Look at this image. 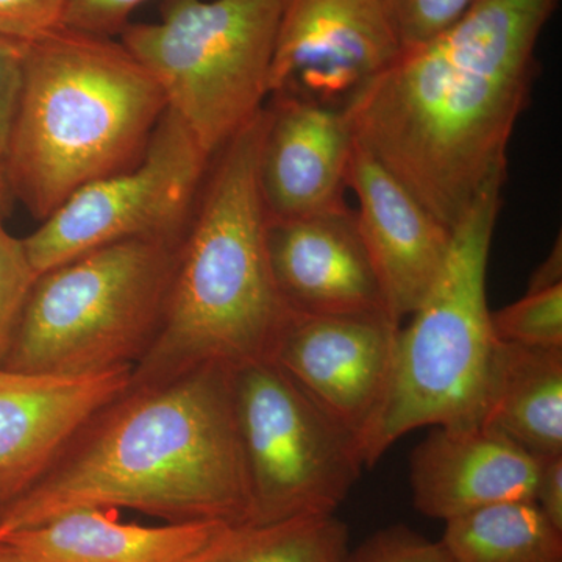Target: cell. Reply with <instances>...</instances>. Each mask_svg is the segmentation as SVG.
<instances>
[{
    "label": "cell",
    "mask_w": 562,
    "mask_h": 562,
    "mask_svg": "<svg viewBox=\"0 0 562 562\" xmlns=\"http://www.w3.org/2000/svg\"><path fill=\"white\" fill-rule=\"evenodd\" d=\"M560 0H473L373 79L346 110L355 139L449 231L508 177V146Z\"/></svg>",
    "instance_id": "cell-1"
},
{
    "label": "cell",
    "mask_w": 562,
    "mask_h": 562,
    "mask_svg": "<svg viewBox=\"0 0 562 562\" xmlns=\"http://www.w3.org/2000/svg\"><path fill=\"white\" fill-rule=\"evenodd\" d=\"M111 508L169 524L250 522L233 369L202 366L128 387L0 514L16 531L74 509Z\"/></svg>",
    "instance_id": "cell-2"
},
{
    "label": "cell",
    "mask_w": 562,
    "mask_h": 562,
    "mask_svg": "<svg viewBox=\"0 0 562 562\" xmlns=\"http://www.w3.org/2000/svg\"><path fill=\"white\" fill-rule=\"evenodd\" d=\"M268 121L266 105L211 160L181 238L160 327L133 366L131 386L271 357L290 310L272 277L260 188Z\"/></svg>",
    "instance_id": "cell-3"
},
{
    "label": "cell",
    "mask_w": 562,
    "mask_h": 562,
    "mask_svg": "<svg viewBox=\"0 0 562 562\" xmlns=\"http://www.w3.org/2000/svg\"><path fill=\"white\" fill-rule=\"evenodd\" d=\"M168 109L149 70L109 36L60 27L25 47L3 169L36 220L143 157Z\"/></svg>",
    "instance_id": "cell-4"
},
{
    "label": "cell",
    "mask_w": 562,
    "mask_h": 562,
    "mask_svg": "<svg viewBox=\"0 0 562 562\" xmlns=\"http://www.w3.org/2000/svg\"><path fill=\"white\" fill-rule=\"evenodd\" d=\"M506 180L487 184L452 231L449 255L408 327L398 328L390 386L361 443L375 464L406 432L482 422L495 339L486 277Z\"/></svg>",
    "instance_id": "cell-5"
},
{
    "label": "cell",
    "mask_w": 562,
    "mask_h": 562,
    "mask_svg": "<svg viewBox=\"0 0 562 562\" xmlns=\"http://www.w3.org/2000/svg\"><path fill=\"white\" fill-rule=\"evenodd\" d=\"M181 238L127 239L40 273L0 368L88 375L135 366L160 327Z\"/></svg>",
    "instance_id": "cell-6"
},
{
    "label": "cell",
    "mask_w": 562,
    "mask_h": 562,
    "mask_svg": "<svg viewBox=\"0 0 562 562\" xmlns=\"http://www.w3.org/2000/svg\"><path fill=\"white\" fill-rule=\"evenodd\" d=\"M288 0H165L157 22L121 43L144 66L202 149L214 157L266 106Z\"/></svg>",
    "instance_id": "cell-7"
},
{
    "label": "cell",
    "mask_w": 562,
    "mask_h": 562,
    "mask_svg": "<svg viewBox=\"0 0 562 562\" xmlns=\"http://www.w3.org/2000/svg\"><path fill=\"white\" fill-rule=\"evenodd\" d=\"M250 522L335 516L362 464L357 443L272 364L233 369Z\"/></svg>",
    "instance_id": "cell-8"
},
{
    "label": "cell",
    "mask_w": 562,
    "mask_h": 562,
    "mask_svg": "<svg viewBox=\"0 0 562 562\" xmlns=\"http://www.w3.org/2000/svg\"><path fill=\"white\" fill-rule=\"evenodd\" d=\"M211 160L166 109L138 162L80 188L22 239L32 268L40 276L127 239L181 238Z\"/></svg>",
    "instance_id": "cell-9"
},
{
    "label": "cell",
    "mask_w": 562,
    "mask_h": 562,
    "mask_svg": "<svg viewBox=\"0 0 562 562\" xmlns=\"http://www.w3.org/2000/svg\"><path fill=\"white\" fill-rule=\"evenodd\" d=\"M402 50L382 0H288L271 95L346 111Z\"/></svg>",
    "instance_id": "cell-10"
},
{
    "label": "cell",
    "mask_w": 562,
    "mask_h": 562,
    "mask_svg": "<svg viewBox=\"0 0 562 562\" xmlns=\"http://www.w3.org/2000/svg\"><path fill=\"white\" fill-rule=\"evenodd\" d=\"M398 328L386 314L290 312L268 361L360 452L386 397Z\"/></svg>",
    "instance_id": "cell-11"
},
{
    "label": "cell",
    "mask_w": 562,
    "mask_h": 562,
    "mask_svg": "<svg viewBox=\"0 0 562 562\" xmlns=\"http://www.w3.org/2000/svg\"><path fill=\"white\" fill-rule=\"evenodd\" d=\"M347 187L358 199V233L368 251L387 317L401 327L438 280L452 231L355 139Z\"/></svg>",
    "instance_id": "cell-12"
},
{
    "label": "cell",
    "mask_w": 562,
    "mask_h": 562,
    "mask_svg": "<svg viewBox=\"0 0 562 562\" xmlns=\"http://www.w3.org/2000/svg\"><path fill=\"white\" fill-rule=\"evenodd\" d=\"M133 366L88 375L0 368V491L20 494L77 432L132 384Z\"/></svg>",
    "instance_id": "cell-13"
},
{
    "label": "cell",
    "mask_w": 562,
    "mask_h": 562,
    "mask_svg": "<svg viewBox=\"0 0 562 562\" xmlns=\"http://www.w3.org/2000/svg\"><path fill=\"white\" fill-rule=\"evenodd\" d=\"M272 99L260 157L269 221L350 210L346 192L355 135L346 111Z\"/></svg>",
    "instance_id": "cell-14"
},
{
    "label": "cell",
    "mask_w": 562,
    "mask_h": 562,
    "mask_svg": "<svg viewBox=\"0 0 562 562\" xmlns=\"http://www.w3.org/2000/svg\"><path fill=\"white\" fill-rule=\"evenodd\" d=\"M268 254L277 290L291 313L386 314L353 210L269 221Z\"/></svg>",
    "instance_id": "cell-15"
},
{
    "label": "cell",
    "mask_w": 562,
    "mask_h": 562,
    "mask_svg": "<svg viewBox=\"0 0 562 562\" xmlns=\"http://www.w3.org/2000/svg\"><path fill=\"white\" fill-rule=\"evenodd\" d=\"M539 464L482 427H432L412 457L414 508L447 522L501 503L535 502Z\"/></svg>",
    "instance_id": "cell-16"
},
{
    "label": "cell",
    "mask_w": 562,
    "mask_h": 562,
    "mask_svg": "<svg viewBox=\"0 0 562 562\" xmlns=\"http://www.w3.org/2000/svg\"><path fill=\"white\" fill-rule=\"evenodd\" d=\"M228 524L143 527L120 522L105 509H74L5 541L35 562H191Z\"/></svg>",
    "instance_id": "cell-17"
},
{
    "label": "cell",
    "mask_w": 562,
    "mask_h": 562,
    "mask_svg": "<svg viewBox=\"0 0 562 562\" xmlns=\"http://www.w3.org/2000/svg\"><path fill=\"white\" fill-rule=\"evenodd\" d=\"M480 427L535 460L562 454V349L495 342Z\"/></svg>",
    "instance_id": "cell-18"
},
{
    "label": "cell",
    "mask_w": 562,
    "mask_h": 562,
    "mask_svg": "<svg viewBox=\"0 0 562 562\" xmlns=\"http://www.w3.org/2000/svg\"><path fill=\"white\" fill-rule=\"evenodd\" d=\"M450 562H562V531L535 502L487 506L447 520Z\"/></svg>",
    "instance_id": "cell-19"
},
{
    "label": "cell",
    "mask_w": 562,
    "mask_h": 562,
    "mask_svg": "<svg viewBox=\"0 0 562 562\" xmlns=\"http://www.w3.org/2000/svg\"><path fill=\"white\" fill-rule=\"evenodd\" d=\"M349 530L335 516L228 524L191 562H344Z\"/></svg>",
    "instance_id": "cell-20"
},
{
    "label": "cell",
    "mask_w": 562,
    "mask_h": 562,
    "mask_svg": "<svg viewBox=\"0 0 562 562\" xmlns=\"http://www.w3.org/2000/svg\"><path fill=\"white\" fill-rule=\"evenodd\" d=\"M491 325L497 341L562 349V284L527 291L520 301L491 313Z\"/></svg>",
    "instance_id": "cell-21"
},
{
    "label": "cell",
    "mask_w": 562,
    "mask_h": 562,
    "mask_svg": "<svg viewBox=\"0 0 562 562\" xmlns=\"http://www.w3.org/2000/svg\"><path fill=\"white\" fill-rule=\"evenodd\" d=\"M38 273L32 268L22 239L14 238L0 220V362Z\"/></svg>",
    "instance_id": "cell-22"
},
{
    "label": "cell",
    "mask_w": 562,
    "mask_h": 562,
    "mask_svg": "<svg viewBox=\"0 0 562 562\" xmlns=\"http://www.w3.org/2000/svg\"><path fill=\"white\" fill-rule=\"evenodd\" d=\"M403 49L446 31L473 0H382Z\"/></svg>",
    "instance_id": "cell-23"
},
{
    "label": "cell",
    "mask_w": 562,
    "mask_h": 562,
    "mask_svg": "<svg viewBox=\"0 0 562 562\" xmlns=\"http://www.w3.org/2000/svg\"><path fill=\"white\" fill-rule=\"evenodd\" d=\"M344 562H450V558L441 541H430L405 525H392L347 553Z\"/></svg>",
    "instance_id": "cell-24"
},
{
    "label": "cell",
    "mask_w": 562,
    "mask_h": 562,
    "mask_svg": "<svg viewBox=\"0 0 562 562\" xmlns=\"http://www.w3.org/2000/svg\"><path fill=\"white\" fill-rule=\"evenodd\" d=\"M68 0H0V36L31 43L63 27Z\"/></svg>",
    "instance_id": "cell-25"
},
{
    "label": "cell",
    "mask_w": 562,
    "mask_h": 562,
    "mask_svg": "<svg viewBox=\"0 0 562 562\" xmlns=\"http://www.w3.org/2000/svg\"><path fill=\"white\" fill-rule=\"evenodd\" d=\"M147 0H68L63 27L91 35H121L131 16Z\"/></svg>",
    "instance_id": "cell-26"
},
{
    "label": "cell",
    "mask_w": 562,
    "mask_h": 562,
    "mask_svg": "<svg viewBox=\"0 0 562 562\" xmlns=\"http://www.w3.org/2000/svg\"><path fill=\"white\" fill-rule=\"evenodd\" d=\"M27 43L0 36V161L5 157L16 116Z\"/></svg>",
    "instance_id": "cell-27"
},
{
    "label": "cell",
    "mask_w": 562,
    "mask_h": 562,
    "mask_svg": "<svg viewBox=\"0 0 562 562\" xmlns=\"http://www.w3.org/2000/svg\"><path fill=\"white\" fill-rule=\"evenodd\" d=\"M535 503L549 522L562 531V454L539 464Z\"/></svg>",
    "instance_id": "cell-28"
},
{
    "label": "cell",
    "mask_w": 562,
    "mask_h": 562,
    "mask_svg": "<svg viewBox=\"0 0 562 562\" xmlns=\"http://www.w3.org/2000/svg\"><path fill=\"white\" fill-rule=\"evenodd\" d=\"M562 284V247L561 236H558L552 251L542 265L536 269L535 273L528 283V291H541L547 288L557 286Z\"/></svg>",
    "instance_id": "cell-29"
},
{
    "label": "cell",
    "mask_w": 562,
    "mask_h": 562,
    "mask_svg": "<svg viewBox=\"0 0 562 562\" xmlns=\"http://www.w3.org/2000/svg\"><path fill=\"white\" fill-rule=\"evenodd\" d=\"M11 195L9 180H7L5 169H3V162L0 161V220H3L7 211H9Z\"/></svg>",
    "instance_id": "cell-30"
},
{
    "label": "cell",
    "mask_w": 562,
    "mask_h": 562,
    "mask_svg": "<svg viewBox=\"0 0 562 562\" xmlns=\"http://www.w3.org/2000/svg\"><path fill=\"white\" fill-rule=\"evenodd\" d=\"M0 562H35L31 558L22 554L20 550L14 549L9 542L0 543Z\"/></svg>",
    "instance_id": "cell-31"
},
{
    "label": "cell",
    "mask_w": 562,
    "mask_h": 562,
    "mask_svg": "<svg viewBox=\"0 0 562 562\" xmlns=\"http://www.w3.org/2000/svg\"><path fill=\"white\" fill-rule=\"evenodd\" d=\"M14 531L13 525L5 519V517L0 514V543L5 541L7 538Z\"/></svg>",
    "instance_id": "cell-32"
},
{
    "label": "cell",
    "mask_w": 562,
    "mask_h": 562,
    "mask_svg": "<svg viewBox=\"0 0 562 562\" xmlns=\"http://www.w3.org/2000/svg\"><path fill=\"white\" fill-rule=\"evenodd\" d=\"M3 503H5V495H3V492L0 491V506H2Z\"/></svg>",
    "instance_id": "cell-33"
}]
</instances>
